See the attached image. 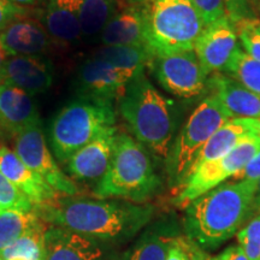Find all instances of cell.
Wrapping results in <instances>:
<instances>
[{
  "label": "cell",
  "mask_w": 260,
  "mask_h": 260,
  "mask_svg": "<svg viewBox=\"0 0 260 260\" xmlns=\"http://www.w3.org/2000/svg\"><path fill=\"white\" fill-rule=\"evenodd\" d=\"M117 138V128L112 126L71 155L65 162L70 177L87 182L102 180L111 162Z\"/></svg>",
  "instance_id": "obj_15"
},
{
  "label": "cell",
  "mask_w": 260,
  "mask_h": 260,
  "mask_svg": "<svg viewBox=\"0 0 260 260\" xmlns=\"http://www.w3.org/2000/svg\"><path fill=\"white\" fill-rule=\"evenodd\" d=\"M8 58H9L8 53L5 52L4 47H3L2 41H0V74H2L3 68H4V64H5V61L8 60Z\"/></svg>",
  "instance_id": "obj_40"
},
{
  "label": "cell",
  "mask_w": 260,
  "mask_h": 260,
  "mask_svg": "<svg viewBox=\"0 0 260 260\" xmlns=\"http://www.w3.org/2000/svg\"><path fill=\"white\" fill-rule=\"evenodd\" d=\"M230 118L216 96L210 94L195 107L189 118L174 140L170 154L165 161L169 184L183 187L193 174L194 164L211 136Z\"/></svg>",
  "instance_id": "obj_7"
},
{
  "label": "cell",
  "mask_w": 260,
  "mask_h": 260,
  "mask_svg": "<svg viewBox=\"0 0 260 260\" xmlns=\"http://www.w3.org/2000/svg\"><path fill=\"white\" fill-rule=\"evenodd\" d=\"M118 247L61 226L45 232L44 260H121Z\"/></svg>",
  "instance_id": "obj_12"
},
{
  "label": "cell",
  "mask_w": 260,
  "mask_h": 260,
  "mask_svg": "<svg viewBox=\"0 0 260 260\" xmlns=\"http://www.w3.org/2000/svg\"><path fill=\"white\" fill-rule=\"evenodd\" d=\"M138 76L140 75L119 69L92 56L77 70L74 82L75 92L80 98L113 104V100H119L126 86Z\"/></svg>",
  "instance_id": "obj_11"
},
{
  "label": "cell",
  "mask_w": 260,
  "mask_h": 260,
  "mask_svg": "<svg viewBox=\"0 0 260 260\" xmlns=\"http://www.w3.org/2000/svg\"><path fill=\"white\" fill-rule=\"evenodd\" d=\"M207 90H210L229 115L235 118H259L260 95L251 92L241 83L225 74L216 73L209 76Z\"/></svg>",
  "instance_id": "obj_20"
},
{
  "label": "cell",
  "mask_w": 260,
  "mask_h": 260,
  "mask_svg": "<svg viewBox=\"0 0 260 260\" xmlns=\"http://www.w3.org/2000/svg\"><path fill=\"white\" fill-rule=\"evenodd\" d=\"M15 153L58 194L74 197L79 193V188L60 170L57 160L51 153L41 122L16 136Z\"/></svg>",
  "instance_id": "obj_10"
},
{
  "label": "cell",
  "mask_w": 260,
  "mask_h": 260,
  "mask_svg": "<svg viewBox=\"0 0 260 260\" xmlns=\"http://www.w3.org/2000/svg\"><path fill=\"white\" fill-rule=\"evenodd\" d=\"M259 151L260 138L255 134L246 135L240 144L224 157L200 165L188 178L183 189L175 199V204L181 209H186L201 195L239 174Z\"/></svg>",
  "instance_id": "obj_8"
},
{
  "label": "cell",
  "mask_w": 260,
  "mask_h": 260,
  "mask_svg": "<svg viewBox=\"0 0 260 260\" xmlns=\"http://www.w3.org/2000/svg\"><path fill=\"white\" fill-rule=\"evenodd\" d=\"M223 73L260 95V61L249 57L239 47Z\"/></svg>",
  "instance_id": "obj_27"
},
{
  "label": "cell",
  "mask_w": 260,
  "mask_h": 260,
  "mask_svg": "<svg viewBox=\"0 0 260 260\" xmlns=\"http://www.w3.org/2000/svg\"><path fill=\"white\" fill-rule=\"evenodd\" d=\"M254 123H255V129H254V134L260 138V117L259 118H254Z\"/></svg>",
  "instance_id": "obj_41"
},
{
  "label": "cell",
  "mask_w": 260,
  "mask_h": 260,
  "mask_svg": "<svg viewBox=\"0 0 260 260\" xmlns=\"http://www.w3.org/2000/svg\"><path fill=\"white\" fill-rule=\"evenodd\" d=\"M175 235L177 234L167 223L149 226L123 253L121 260H167L169 245Z\"/></svg>",
  "instance_id": "obj_23"
},
{
  "label": "cell",
  "mask_w": 260,
  "mask_h": 260,
  "mask_svg": "<svg viewBox=\"0 0 260 260\" xmlns=\"http://www.w3.org/2000/svg\"><path fill=\"white\" fill-rule=\"evenodd\" d=\"M54 80V65L44 56H15L5 61L0 82L24 90L34 96L51 88Z\"/></svg>",
  "instance_id": "obj_14"
},
{
  "label": "cell",
  "mask_w": 260,
  "mask_h": 260,
  "mask_svg": "<svg viewBox=\"0 0 260 260\" xmlns=\"http://www.w3.org/2000/svg\"><path fill=\"white\" fill-rule=\"evenodd\" d=\"M50 225L61 226L119 247L135 237L153 218L154 206L121 199L57 197L34 207Z\"/></svg>",
  "instance_id": "obj_1"
},
{
  "label": "cell",
  "mask_w": 260,
  "mask_h": 260,
  "mask_svg": "<svg viewBox=\"0 0 260 260\" xmlns=\"http://www.w3.org/2000/svg\"><path fill=\"white\" fill-rule=\"evenodd\" d=\"M118 102L119 112L136 141L167 161L178 124L174 103L162 95L145 74L126 86Z\"/></svg>",
  "instance_id": "obj_3"
},
{
  "label": "cell",
  "mask_w": 260,
  "mask_h": 260,
  "mask_svg": "<svg viewBox=\"0 0 260 260\" xmlns=\"http://www.w3.org/2000/svg\"><path fill=\"white\" fill-rule=\"evenodd\" d=\"M0 172L34 204V207L58 197L57 191L47 182L30 170L8 147H0Z\"/></svg>",
  "instance_id": "obj_19"
},
{
  "label": "cell",
  "mask_w": 260,
  "mask_h": 260,
  "mask_svg": "<svg viewBox=\"0 0 260 260\" xmlns=\"http://www.w3.org/2000/svg\"><path fill=\"white\" fill-rule=\"evenodd\" d=\"M11 2L16 5L22 6V8H27V6L37 5L40 2H42V0H11Z\"/></svg>",
  "instance_id": "obj_39"
},
{
  "label": "cell",
  "mask_w": 260,
  "mask_h": 260,
  "mask_svg": "<svg viewBox=\"0 0 260 260\" xmlns=\"http://www.w3.org/2000/svg\"><path fill=\"white\" fill-rule=\"evenodd\" d=\"M239 45L235 27L225 16L205 27L195 42L194 52L205 71L211 75L224 71Z\"/></svg>",
  "instance_id": "obj_13"
},
{
  "label": "cell",
  "mask_w": 260,
  "mask_h": 260,
  "mask_svg": "<svg viewBox=\"0 0 260 260\" xmlns=\"http://www.w3.org/2000/svg\"><path fill=\"white\" fill-rule=\"evenodd\" d=\"M258 184L222 183L186 207L184 232L201 249H214L235 235L252 214Z\"/></svg>",
  "instance_id": "obj_2"
},
{
  "label": "cell",
  "mask_w": 260,
  "mask_h": 260,
  "mask_svg": "<svg viewBox=\"0 0 260 260\" xmlns=\"http://www.w3.org/2000/svg\"><path fill=\"white\" fill-rule=\"evenodd\" d=\"M0 41L9 57L44 56L52 39L38 19L22 17L0 31Z\"/></svg>",
  "instance_id": "obj_18"
},
{
  "label": "cell",
  "mask_w": 260,
  "mask_h": 260,
  "mask_svg": "<svg viewBox=\"0 0 260 260\" xmlns=\"http://www.w3.org/2000/svg\"><path fill=\"white\" fill-rule=\"evenodd\" d=\"M259 0H224L226 17L232 23L248 18L258 17Z\"/></svg>",
  "instance_id": "obj_33"
},
{
  "label": "cell",
  "mask_w": 260,
  "mask_h": 260,
  "mask_svg": "<svg viewBox=\"0 0 260 260\" xmlns=\"http://www.w3.org/2000/svg\"><path fill=\"white\" fill-rule=\"evenodd\" d=\"M145 9L154 56L194 51L206 23L190 0H147Z\"/></svg>",
  "instance_id": "obj_6"
},
{
  "label": "cell",
  "mask_w": 260,
  "mask_h": 260,
  "mask_svg": "<svg viewBox=\"0 0 260 260\" xmlns=\"http://www.w3.org/2000/svg\"><path fill=\"white\" fill-rule=\"evenodd\" d=\"M209 260H248L243 249L239 245L229 246L218 255L209 258Z\"/></svg>",
  "instance_id": "obj_37"
},
{
  "label": "cell",
  "mask_w": 260,
  "mask_h": 260,
  "mask_svg": "<svg viewBox=\"0 0 260 260\" xmlns=\"http://www.w3.org/2000/svg\"><path fill=\"white\" fill-rule=\"evenodd\" d=\"M125 2L130 3V4H142V3L147 2V0H125Z\"/></svg>",
  "instance_id": "obj_42"
},
{
  "label": "cell",
  "mask_w": 260,
  "mask_h": 260,
  "mask_svg": "<svg viewBox=\"0 0 260 260\" xmlns=\"http://www.w3.org/2000/svg\"><path fill=\"white\" fill-rule=\"evenodd\" d=\"M100 41L103 46L124 45L149 48L145 3L130 4V6L117 11L103 29Z\"/></svg>",
  "instance_id": "obj_16"
},
{
  "label": "cell",
  "mask_w": 260,
  "mask_h": 260,
  "mask_svg": "<svg viewBox=\"0 0 260 260\" xmlns=\"http://www.w3.org/2000/svg\"><path fill=\"white\" fill-rule=\"evenodd\" d=\"M46 225L35 210L32 211H6L0 213V254L19 237Z\"/></svg>",
  "instance_id": "obj_25"
},
{
  "label": "cell",
  "mask_w": 260,
  "mask_h": 260,
  "mask_svg": "<svg viewBox=\"0 0 260 260\" xmlns=\"http://www.w3.org/2000/svg\"><path fill=\"white\" fill-rule=\"evenodd\" d=\"M118 11L117 0H81L80 25L82 38H94Z\"/></svg>",
  "instance_id": "obj_26"
},
{
  "label": "cell",
  "mask_w": 260,
  "mask_h": 260,
  "mask_svg": "<svg viewBox=\"0 0 260 260\" xmlns=\"http://www.w3.org/2000/svg\"><path fill=\"white\" fill-rule=\"evenodd\" d=\"M233 24L243 51L260 61V18L242 19Z\"/></svg>",
  "instance_id": "obj_29"
},
{
  "label": "cell",
  "mask_w": 260,
  "mask_h": 260,
  "mask_svg": "<svg viewBox=\"0 0 260 260\" xmlns=\"http://www.w3.org/2000/svg\"><path fill=\"white\" fill-rule=\"evenodd\" d=\"M254 118H230L211 136L201 149L194 164L193 172L204 162L216 160L229 153L246 135L254 134Z\"/></svg>",
  "instance_id": "obj_22"
},
{
  "label": "cell",
  "mask_w": 260,
  "mask_h": 260,
  "mask_svg": "<svg viewBox=\"0 0 260 260\" xmlns=\"http://www.w3.org/2000/svg\"><path fill=\"white\" fill-rule=\"evenodd\" d=\"M40 115L32 96L24 90L0 82V130L17 136L25 129L40 123Z\"/></svg>",
  "instance_id": "obj_17"
},
{
  "label": "cell",
  "mask_w": 260,
  "mask_h": 260,
  "mask_svg": "<svg viewBox=\"0 0 260 260\" xmlns=\"http://www.w3.org/2000/svg\"><path fill=\"white\" fill-rule=\"evenodd\" d=\"M167 260H209L201 249L189 237L175 235L168 248Z\"/></svg>",
  "instance_id": "obj_32"
},
{
  "label": "cell",
  "mask_w": 260,
  "mask_h": 260,
  "mask_svg": "<svg viewBox=\"0 0 260 260\" xmlns=\"http://www.w3.org/2000/svg\"><path fill=\"white\" fill-rule=\"evenodd\" d=\"M151 67L158 83L172 95L191 99L207 92L210 75L194 51L155 56Z\"/></svg>",
  "instance_id": "obj_9"
},
{
  "label": "cell",
  "mask_w": 260,
  "mask_h": 260,
  "mask_svg": "<svg viewBox=\"0 0 260 260\" xmlns=\"http://www.w3.org/2000/svg\"><path fill=\"white\" fill-rule=\"evenodd\" d=\"M161 187L152 153L128 134H118L111 162L95 187L100 199L144 204Z\"/></svg>",
  "instance_id": "obj_4"
},
{
  "label": "cell",
  "mask_w": 260,
  "mask_h": 260,
  "mask_svg": "<svg viewBox=\"0 0 260 260\" xmlns=\"http://www.w3.org/2000/svg\"><path fill=\"white\" fill-rule=\"evenodd\" d=\"M233 178L235 181H247L258 184L260 181V151Z\"/></svg>",
  "instance_id": "obj_36"
},
{
  "label": "cell",
  "mask_w": 260,
  "mask_h": 260,
  "mask_svg": "<svg viewBox=\"0 0 260 260\" xmlns=\"http://www.w3.org/2000/svg\"><path fill=\"white\" fill-rule=\"evenodd\" d=\"M258 16L260 17V0H259V3H258Z\"/></svg>",
  "instance_id": "obj_43"
},
{
  "label": "cell",
  "mask_w": 260,
  "mask_h": 260,
  "mask_svg": "<svg viewBox=\"0 0 260 260\" xmlns=\"http://www.w3.org/2000/svg\"><path fill=\"white\" fill-rule=\"evenodd\" d=\"M253 212H260V181L258 183V188H256V193H255L254 200H253L252 213Z\"/></svg>",
  "instance_id": "obj_38"
},
{
  "label": "cell",
  "mask_w": 260,
  "mask_h": 260,
  "mask_svg": "<svg viewBox=\"0 0 260 260\" xmlns=\"http://www.w3.org/2000/svg\"><path fill=\"white\" fill-rule=\"evenodd\" d=\"M29 10L14 4L11 0H0V31L16 19L27 17Z\"/></svg>",
  "instance_id": "obj_35"
},
{
  "label": "cell",
  "mask_w": 260,
  "mask_h": 260,
  "mask_svg": "<svg viewBox=\"0 0 260 260\" xmlns=\"http://www.w3.org/2000/svg\"><path fill=\"white\" fill-rule=\"evenodd\" d=\"M93 57L106 63L132 71L136 75L145 74L146 67H151L154 59V53L148 47L144 46H102L94 52Z\"/></svg>",
  "instance_id": "obj_24"
},
{
  "label": "cell",
  "mask_w": 260,
  "mask_h": 260,
  "mask_svg": "<svg viewBox=\"0 0 260 260\" xmlns=\"http://www.w3.org/2000/svg\"><path fill=\"white\" fill-rule=\"evenodd\" d=\"M112 126H116L112 103L77 96L52 119L48 142L54 157L67 162L79 149Z\"/></svg>",
  "instance_id": "obj_5"
},
{
  "label": "cell",
  "mask_w": 260,
  "mask_h": 260,
  "mask_svg": "<svg viewBox=\"0 0 260 260\" xmlns=\"http://www.w3.org/2000/svg\"><path fill=\"white\" fill-rule=\"evenodd\" d=\"M81 0H48L39 14V22L52 41L74 44L82 38L80 25Z\"/></svg>",
  "instance_id": "obj_21"
},
{
  "label": "cell",
  "mask_w": 260,
  "mask_h": 260,
  "mask_svg": "<svg viewBox=\"0 0 260 260\" xmlns=\"http://www.w3.org/2000/svg\"><path fill=\"white\" fill-rule=\"evenodd\" d=\"M190 2L203 16L206 25L226 16L224 0H190Z\"/></svg>",
  "instance_id": "obj_34"
},
{
  "label": "cell",
  "mask_w": 260,
  "mask_h": 260,
  "mask_svg": "<svg viewBox=\"0 0 260 260\" xmlns=\"http://www.w3.org/2000/svg\"><path fill=\"white\" fill-rule=\"evenodd\" d=\"M46 229L47 225H44L19 237L3 251L0 260H44Z\"/></svg>",
  "instance_id": "obj_28"
},
{
  "label": "cell",
  "mask_w": 260,
  "mask_h": 260,
  "mask_svg": "<svg viewBox=\"0 0 260 260\" xmlns=\"http://www.w3.org/2000/svg\"><path fill=\"white\" fill-rule=\"evenodd\" d=\"M237 245L248 260H260V213L236 234Z\"/></svg>",
  "instance_id": "obj_31"
},
{
  "label": "cell",
  "mask_w": 260,
  "mask_h": 260,
  "mask_svg": "<svg viewBox=\"0 0 260 260\" xmlns=\"http://www.w3.org/2000/svg\"><path fill=\"white\" fill-rule=\"evenodd\" d=\"M14 210L32 211L34 204L0 172V213Z\"/></svg>",
  "instance_id": "obj_30"
}]
</instances>
